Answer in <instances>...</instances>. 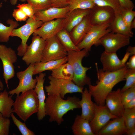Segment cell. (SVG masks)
Returning a JSON list of instances; mask_svg holds the SVG:
<instances>
[{
  "instance_id": "27",
  "label": "cell",
  "mask_w": 135,
  "mask_h": 135,
  "mask_svg": "<svg viewBox=\"0 0 135 135\" xmlns=\"http://www.w3.org/2000/svg\"><path fill=\"white\" fill-rule=\"evenodd\" d=\"M9 94L6 89L0 93V112L4 117L8 118L13 112L12 107L14 102L12 98V95L9 96Z\"/></svg>"
},
{
  "instance_id": "34",
  "label": "cell",
  "mask_w": 135,
  "mask_h": 135,
  "mask_svg": "<svg viewBox=\"0 0 135 135\" xmlns=\"http://www.w3.org/2000/svg\"><path fill=\"white\" fill-rule=\"evenodd\" d=\"M122 116L127 129L135 127V107L124 109Z\"/></svg>"
},
{
  "instance_id": "30",
  "label": "cell",
  "mask_w": 135,
  "mask_h": 135,
  "mask_svg": "<svg viewBox=\"0 0 135 135\" xmlns=\"http://www.w3.org/2000/svg\"><path fill=\"white\" fill-rule=\"evenodd\" d=\"M56 35L67 52L80 50L72 40L69 32L64 28L59 32Z\"/></svg>"
},
{
  "instance_id": "7",
  "label": "cell",
  "mask_w": 135,
  "mask_h": 135,
  "mask_svg": "<svg viewBox=\"0 0 135 135\" xmlns=\"http://www.w3.org/2000/svg\"><path fill=\"white\" fill-rule=\"evenodd\" d=\"M0 58L3 65V78L7 88H9L8 80L14 76L15 72L13 64L17 61V55L15 51L11 48L0 44Z\"/></svg>"
},
{
  "instance_id": "19",
  "label": "cell",
  "mask_w": 135,
  "mask_h": 135,
  "mask_svg": "<svg viewBox=\"0 0 135 135\" xmlns=\"http://www.w3.org/2000/svg\"><path fill=\"white\" fill-rule=\"evenodd\" d=\"M100 60L103 66L102 69L107 72L117 71L126 65V64L119 58L116 52H108L105 51L101 54Z\"/></svg>"
},
{
  "instance_id": "11",
  "label": "cell",
  "mask_w": 135,
  "mask_h": 135,
  "mask_svg": "<svg viewBox=\"0 0 135 135\" xmlns=\"http://www.w3.org/2000/svg\"><path fill=\"white\" fill-rule=\"evenodd\" d=\"M130 38L110 32L102 36L98 41L96 46L101 45L104 48L105 51L116 52L121 48L130 44Z\"/></svg>"
},
{
  "instance_id": "9",
  "label": "cell",
  "mask_w": 135,
  "mask_h": 135,
  "mask_svg": "<svg viewBox=\"0 0 135 135\" xmlns=\"http://www.w3.org/2000/svg\"><path fill=\"white\" fill-rule=\"evenodd\" d=\"M45 43L46 40L39 36H33L32 42L22 58L27 65L41 62Z\"/></svg>"
},
{
  "instance_id": "8",
  "label": "cell",
  "mask_w": 135,
  "mask_h": 135,
  "mask_svg": "<svg viewBox=\"0 0 135 135\" xmlns=\"http://www.w3.org/2000/svg\"><path fill=\"white\" fill-rule=\"evenodd\" d=\"M45 40L41 62L58 60L67 56L68 52L56 35Z\"/></svg>"
},
{
  "instance_id": "45",
  "label": "cell",
  "mask_w": 135,
  "mask_h": 135,
  "mask_svg": "<svg viewBox=\"0 0 135 135\" xmlns=\"http://www.w3.org/2000/svg\"><path fill=\"white\" fill-rule=\"evenodd\" d=\"M124 109H130L135 107V96L124 105Z\"/></svg>"
},
{
  "instance_id": "14",
  "label": "cell",
  "mask_w": 135,
  "mask_h": 135,
  "mask_svg": "<svg viewBox=\"0 0 135 135\" xmlns=\"http://www.w3.org/2000/svg\"><path fill=\"white\" fill-rule=\"evenodd\" d=\"M94 117L89 124L93 132L97 135L99 131L112 119L118 117L112 114L106 106H100L94 103Z\"/></svg>"
},
{
  "instance_id": "20",
  "label": "cell",
  "mask_w": 135,
  "mask_h": 135,
  "mask_svg": "<svg viewBox=\"0 0 135 135\" xmlns=\"http://www.w3.org/2000/svg\"><path fill=\"white\" fill-rule=\"evenodd\" d=\"M45 73L42 72L39 74L38 76H36V78L37 82L34 90L36 93L39 102V107L37 116L38 120H42L46 116L44 110L45 100L46 97L44 88V84L45 80Z\"/></svg>"
},
{
  "instance_id": "17",
  "label": "cell",
  "mask_w": 135,
  "mask_h": 135,
  "mask_svg": "<svg viewBox=\"0 0 135 135\" xmlns=\"http://www.w3.org/2000/svg\"><path fill=\"white\" fill-rule=\"evenodd\" d=\"M69 11L68 6L63 8L51 7L36 12L34 16L37 20L44 22L54 19L65 18Z\"/></svg>"
},
{
  "instance_id": "41",
  "label": "cell",
  "mask_w": 135,
  "mask_h": 135,
  "mask_svg": "<svg viewBox=\"0 0 135 135\" xmlns=\"http://www.w3.org/2000/svg\"><path fill=\"white\" fill-rule=\"evenodd\" d=\"M12 16L17 22L26 21L28 18L21 9L18 8L13 10Z\"/></svg>"
},
{
  "instance_id": "46",
  "label": "cell",
  "mask_w": 135,
  "mask_h": 135,
  "mask_svg": "<svg viewBox=\"0 0 135 135\" xmlns=\"http://www.w3.org/2000/svg\"><path fill=\"white\" fill-rule=\"evenodd\" d=\"M126 52L129 53L130 56L135 55V46H129L127 48Z\"/></svg>"
},
{
  "instance_id": "39",
  "label": "cell",
  "mask_w": 135,
  "mask_h": 135,
  "mask_svg": "<svg viewBox=\"0 0 135 135\" xmlns=\"http://www.w3.org/2000/svg\"><path fill=\"white\" fill-rule=\"evenodd\" d=\"M132 10V9H124L121 14L123 20L130 28L131 23L135 16V12Z\"/></svg>"
},
{
  "instance_id": "32",
  "label": "cell",
  "mask_w": 135,
  "mask_h": 135,
  "mask_svg": "<svg viewBox=\"0 0 135 135\" xmlns=\"http://www.w3.org/2000/svg\"><path fill=\"white\" fill-rule=\"evenodd\" d=\"M95 4L102 6H108L112 8L116 14H121L124 9L122 8L118 0H93Z\"/></svg>"
},
{
  "instance_id": "10",
  "label": "cell",
  "mask_w": 135,
  "mask_h": 135,
  "mask_svg": "<svg viewBox=\"0 0 135 135\" xmlns=\"http://www.w3.org/2000/svg\"><path fill=\"white\" fill-rule=\"evenodd\" d=\"M88 15L91 25L93 26L110 24L115 18L116 13L111 7L95 4L90 9Z\"/></svg>"
},
{
  "instance_id": "23",
  "label": "cell",
  "mask_w": 135,
  "mask_h": 135,
  "mask_svg": "<svg viewBox=\"0 0 135 135\" xmlns=\"http://www.w3.org/2000/svg\"><path fill=\"white\" fill-rule=\"evenodd\" d=\"M90 9H76L69 11L66 17L64 29L69 32L75 26L80 23L89 13Z\"/></svg>"
},
{
  "instance_id": "42",
  "label": "cell",
  "mask_w": 135,
  "mask_h": 135,
  "mask_svg": "<svg viewBox=\"0 0 135 135\" xmlns=\"http://www.w3.org/2000/svg\"><path fill=\"white\" fill-rule=\"evenodd\" d=\"M52 7L63 8L68 6L70 0H50Z\"/></svg>"
},
{
  "instance_id": "25",
  "label": "cell",
  "mask_w": 135,
  "mask_h": 135,
  "mask_svg": "<svg viewBox=\"0 0 135 135\" xmlns=\"http://www.w3.org/2000/svg\"><path fill=\"white\" fill-rule=\"evenodd\" d=\"M110 28L111 32L132 37L134 33L132 30L126 24L122 19L121 14H116L115 18L110 24Z\"/></svg>"
},
{
  "instance_id": "29",
  "label": "cell",
  "mask_w": 135,
  "mask_h": 135,
  "mask_svg": "<svg viewBox=\"0 0 135 135\" xmlns=\"http://www.w3.org/2000/svg\"><path fill=\"white\" fill-rule=\"evenodd\" d=\"M6 23L10 25L7 26L2 23L0 20V42H7L9 40L13 30L19 26L18 22L13 19H9L6 21Z\"/></svg>"
},
{
  "instance_id": "48",
  "label": "cell",
  "mask_w": 135,
  "mask_h": 135,
  "mask_svg": "<svg viewBox=\"0 0 135 135\" xmlns=\"http://www.w3.org/2000/svg\"><path fill=\"white\" fill-rule=\"evenodd\" d=\"M130 56V54L129 52H126L124 58L122 60V62L124 64H126V62L129 56Z\"/></svg>"
},
{
  "instance_id": "28",
  "label": "cell",
  "mask_w": 135,
  "mask_h": 135,
  "mask_svg": "<svg viewBox=\"0 0 135 135\" xmlns=\"http://www.w3.org/2000/svg\"><path fill=\"white\" fill-rule=\"evenodd\" d=\"M52 71L51 76L54 78L72 80L73 70L72 66L68 62L61 64Z\"/></svg>"
},
{
  "instance_id": "50",
  "label": "cell",
  "mask_w": 135,
  "mask_h": 135,
  "mask_svg": "<svg viewBox=\"0 0 135 135\" xmlns=\"http://www.w3.org/2000/svg\"><path fill=\"white\" fill-rule=\"evenodd\" d=\"M130 28L131 30L132 28H135V19L134 18L133 20L130 25Z\"/></svg>"
},
{
  "instance_id": "18",
  "label": "cell",
  "mask_w": 135,
  "mask_h": 135,
  "mask_svg": "<svg viewBox=\"0 0 135 135\" xmlns=\"http://www.w3.org/2000/svg\"><path fill=\"white\" fill-rule=\"evenodd\" d=\"M127 130L122 116L109 121L99 131L97 135H122L126 133Z\"/></svg>"
},
{
  "instance_id": "12",
  "label": "cell",
  "mask_w": 135,
  "mask_h": 135,
  "mask_svg": "<svg viewBox=\"0 0 135 135\" xmlns=\"http://www.w3.org/2000/svg\"><path fill=\"white\" fill-rule=\"evenodd\" d=\"M110 24L92 26L82 41L77 46L80 50L84 49L88 52L94 45L96 46L100 39L106 34L111 32Z\"/></svg>"
},
{
  "instance_id": "26",
  "label": "cell",
  "mask_w": 135,
  "mask_h": 135,
  "mask_svg": "<svg viewBox=\"0 0 135 135\" xmlns=\"http://www.w3.org/2000/svg\"><path fill=\"white\" fill-rule=\"evenodd\" d=\"M67 62V58L66 56L58 60H52L46 62H40L35 63L34 65L33 75L47 70L52 71Z\"/></svg>"
},
{
  "instance_id": "24",
  "label": "cell",
  "mask_w": 135,
  "mask_h": 135,
  "mask_svg": "<svg viewBox=\"0 0 135 135\" xmlns=\"http://www.w3.org/2000/svg\"><path fill=\"white\" fill-rule=\"evenodd\" d=\"M71 128L74 135H95L92 130L89 122L80 115H76Z\"/></svg>"
},
{
  "instance_id": "13",
  "label": "cell",
  "mask_w": 135,
  "mask_h": 135,
  "mask_svg": "<svg viewBox=\"0 0 135 135\" xmlns=\"http://www.w3.org/2000/svg\"><path fill=\"white\" fill-rule=\"evenodd\" d=\"M34 64H30L24 70L16 73V76L19 80L18 84L16 88L8 92L9 94L18 95L20 92L35 88L37 80L36 78L33 79L32 78Z\"/></svg>"
},
{
  "instance_id": "33",
  "label": "cell",
  "mask_w": 135,
  "mask_h": 135,
  "mask_svg": "<svg viewBox=\"0 0 135 135\" xmlns=\"http://www.w3.org/2000/svg\"><path fill=\"white\" fill-rule=\"evenodd\" d=\"M26 1L32 6L35 13L52 7L50 0H27Z\"/></svg>"
},
{
  "instance_id": "37",
  "label": "cell",
  "mask_w": 135,
  "mask_h": 135,
  "mask_svg": "<svg viewBox=\"0 0 135 135\" xmlns=\"http://www.w3.org/2000/svg\"><path fill=\"white\" fill-rule=\"evenodd\" d=\"M9 118L4 117L0 112V135L9 134L10 124Z\"/></svg>"
},
{
  "instance_id": "44",
  "label": "cell",
  "mask_w": 135,
  "mask_h": 135,
  "mask_svg": "<svg viewBox=\"0 0 135 135\" xmlns=\"http://www.w3.org/2000/svg\"><path fill=\"white\" fill-rule=\"evenodd\" d=\"M126 65L128 68L135 70V55L131 56L129 62Z\"/></svg>"
},
{
  "instance_id": "16",
  "label": "cell",
  "mask_w": 135,
  "mask_h": 135,
  "mask_svg": "<svg viewBox=\"0 0 135 135\" xmlns=\"http://www.w3.org/2000/svg\"><path fill=\"white\" fill-rule=\"evenodd\" d=\"M120 89L111 91L105 99L106 106L110 113L117 117L122 116L124 110L121 98Z\"/></svg>"
},
{
  "instance_id": "40",
  "label": "cell",
  "mask_w": 135,
  "mask_h": 135,
  "mask_svg": "<svg viewBox=\"0 0 135 135\" xmlns=\"http://www.w3.org/2000/svg\"><path fill=\"white\" fill-rule=\"evenodd\" d=\"M16 7L21 9L29 18H35L34 16L35 12L29 4L28 3L19 4Z\"/></svg>"
},
{
  "instance_id": "49",
  "label": "cell",
  "mask_w": 135,
  "mask_h": 135,
  "mask_svg": "<svg viewBox=\"0 0 135 135\" xmlns=\"http://www.w3.org/2000/svg\"><path fill=\"white\" fill-rule=\"evenodd\" d=\"M27 0H10L11 4L13 6L16 5L18 1H19L22 2H24L26 1Z\"/></svg>"
},
{
  "instance_id": "22",
  "label": "cell",
  "mask_w": 135,
  "mask_h": 135,
  "mask_svg": "<svg viewBox=\"0 0 135 135\" xmlns=\"http://www.w3.org/2000/svg\"><path fill=\"white\" fill-rule=\"evenodd\" d=\"M82 94V98L79 104L82 109L81 116L89 122L93 118L94 114V103L92 100L91 94L85 88Z\"/></svg>"
},
{
  "instance_id": "15",
  "label": "cell",
  "mask_w": 135,
  "mask_h": 135,
  "mask_svg": "<svg viewBox=\"0 0 135 135\" xmlns=\"http://www.w3.org/2000/svg\"><path fill=\"white\" fill-rule=\"evenodd\" d=\"M66 23L65 18H59L44 22L42 25L33 33V36H39L45 40L56 36L64 29Z\"/></svg>"
},
{
  "instance_id": "38",
  "label": "cell",
  "mask_w": 135,
  "mask_h": 135,
  "mask_svg": "<svg viewBox=\"0 0 135 135\" xmlns=\"http://www.w3.org/2000/svg\"><path fill=\"white\" fill-rule=\"evenodd\" d=\"M135 96V86L121 92V98L124 106Z\"/></svg>"
},
{
  "instance_id": "36",
  "label": "cell",
  "mask_w": 135,
  "mask_h": 135,
  "mask_svg": "<svg viewBox=\"0 0 135 135\" xmlns=\"http://www.w3.org/2000/svg\"><path fill=\"white\" fill-rule=\"evenodd\" d=\"M12 120L22 135H34L33 132L28 128L24 122L18 119L14 114L13 112L10 114Z\"/></svg>"
},
{
  "instance_id": "43",
  "label": "cell",
  "mask_w": 135,
  "mask_h": 135,
  "mask_svg": "<svg viewBox=\"0 0 135 135\" xmlns=\"http://www.w3.org/2000/svg\"><path fill=\"white\" fill-rule=\"evenodd\" d=\"M123 8L125 9H132L134 8V4L131 0H118Z\"/></svg>"
},
{
  "instance_id": "4",
  "label": "cell",
  "mask_w": 135,
  "mask_h": 135,
  "mask_svg": "<svg viewBox=\"0 0 135 135\" xmlns=\"http://www.w3.org/2000/svg\"><path fill=\"white\" fill-rule=\"evenodd\" d=\"M88 52L84 49L79 51L68 52L67 62L72 66L74 71L72 81L80 87L91 84V79L87 76L86 73L91 68L84 67L82 64L83 58L88 56Z\"/></svg>"
},
{
  "instance_id": "3",
  "label": "cell",
  "mask_w": 135,
  "mask_h": 135,
  "mask_svg": "<svg viewBox=\"0 0 135 135\" xmlns=\"http://www.w3.org/2000/svg\"><path fill=\"white\" fill-rule=\"evenodd\" d=\"M13 106V112L24 122L32 114L37 113L39 102L34 89L22 93L20 96L17 95Z\"/></svg>"
},
{
  "instance_id": "52",
  "label": "cell",
  "mask_w": 135,
  "mask_h": 135,
  "mask_svg": "<svg viewBox=\"0 0 135 135\" xmlns=\"http://www.w3.org/2000/svg\"><path fill=\"white\" fill-rule=\"evenodd\" d=\"M5 2L6 1V0H4ZM2 6V3H0V8H1Z\"/></svg>"
},
{
  "instance_id": "35",
  "label": "cell",
  "mask_w": 135,
  "mask_h": 135,
  "mask_svg": "<svg viewBox=\"0 0 135 135\" xmlns=\"http://www.w3.org/2000/svg\"><path fill=\"white\" fill-rule=\"evenodd\" d=\"M124 78L126 80V83L120 90L121 92L135 86V70L127 68L125 74Z\"/></svg>"
},
{
  "instance_id": "6",
  "label": "cell",
  "mask_w": 135,
  "mask_h": 135,
  "mask_svg": "<svg viewBox=\"0 0 135 135\" xmlns=\"http://www.w3.org/2000/svg\"><path fill=\"white\" fill-rule=\"evenodd\" d=\"M26 22V24L23 26L17 29L14 28L10 36L18 37L22 40L20 44L17 49V55L20 56H22L26 52L28 46L27 42L30 36L44 23L36 18H29Z\"/></svg>"
},
{
  "instance_id": "51",
  "label": "cell",
  "mask_w": 135,
  "mask_h": 135,
  "mask_svg": "<svg viewBox=\"0 0 135 135\" xmlns=\"http://www.w3.org/2000/svg\"><path fill=\"white\" fill-rule=\"evenodd\" d=\"M0 90H2L3 89L4 85L2 83V82L0 81Z\"/></svg>"
},
{
  "instance_id": "5",
  "label": "cell",
  "mask_w": 135,
  "mask_h": 135,
  "mask_svg": "<svg viewBox=\"0 0 135 135\" xmlns=\"http://www.w3.org/2000/svg\"><path fill=\"white\" fill-rule=\"evenodd\" d=\"M48 78L50 85L45 87L48 95H59L62 98L67 93L79 92L82 94L84 87L76 84L72 80L54 78L51 75Z\"/></svg>"
},
{
  "instance_id": "2",
  "label": "cell",
  "mask_w": 135,
  "mask_h": 135,
  "mask_svg": "<svg viewBox=\"0 0 135 135\" xmlns=\"http://www.w3.org/2000/svg\"><path fill=\"white\" fill-rule=\"evenodd\" d=\"M80 99L76 97L68 96L64 100L59 95H48L44 105L46 116H48L50 122H56L58 125L64 121L63 117L68 111L81 108Z\"/></svg>"
},
{
  "instance_id": "47",
  "label": "cell",
  "mask_w": 135,
  "mask_h": 135,
  "mask_svg": "<svg viewBox=\"0 0 135 135\" xmlns=\"http://www.w3.org/2000/svg\"><path fill=\"white\" fill-rule=\"evenodd\" d=\"M126 134L128 135H135V127L127 129Z\"/></svg>"
},
{
  "instance_id": "21",
  "label": "cell",
  "mask_w": 135,
  "mask_h": 135,
  "mask_svg": "<svg viewBox=\"0 0 135 135\" xmlns=\"http://www.w3.org/2000/svg\"><path fill=\"white\" fill-rule=\"evenodd\" d=\"M88 14L69 32L71 38L76 46L82 41L92 27Z\"/></svg>"
},
{
  "instance_id": "1",
  "label": "cell",
  "mask_w": 135,
  "mask_h": 135,
  "mask_svg": "<svg viewBox=\"0 0 135 135\" xmlns=\"http://www.w3.org/2000/svg\"><path fill=\"white\" fill-rule=\"evenodd\" d=\"M98 80L96 84L89 85V92L93 98L95 103L100 106H104L105 99L108 94L112 90L114 86L118 83L125 79L124 74L127 67L125 66L116 71L109 72L102 69H98L96 63Z\"/></svg>"
},
{
  "instance_id": "31",
  "label": "cell",
  "mask_w": 135,
  "mask_h": 135,
  "mask_svg": "<svg viewBox=\"0 0 135 135\" xmlns=\"http://www.w3.org/2000/svg\"><path fill=\"white\" fill-rule=\"evenodd\" d=\"M95 5L93 0H70L69 11L77 8L90 9Z\"/></svg>"
}]
</instances>
